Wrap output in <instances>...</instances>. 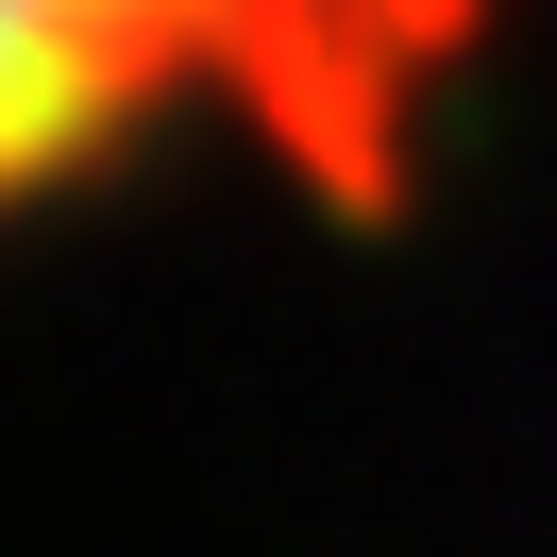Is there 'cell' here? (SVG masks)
Returning a JSON list of instances; mask_svg holds the SVG:
<instances>
[{
    "label": "cell",
    "mask_w": 557,
    "mask_h": 557,
    "mask_svg": "<svg viewBox=\"0 0 557 557\" xmlns=\"http://www.w3.org/2000/svg\"><path fill=\"white\" fill-rule=\"evenodd\" d=\"M490 0H0V220L237 136L305 203H388Z\"/></svg>",
    "instance_id": "6da1fadb"
}]
</instances>
